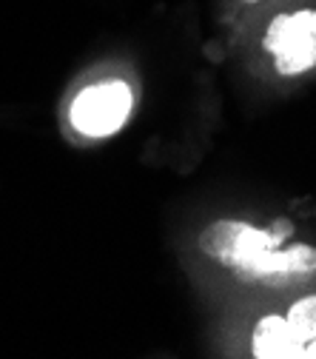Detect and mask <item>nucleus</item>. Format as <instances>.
I'll use <instances>...</instances> for the list:
<instances>
[{"label":"nucleus","mask_w":316,"mask_h":359,"mask_svg":"<svg viewBox=\"0 0 316 359\" xmlns=\"http://www.w3.org/2000/svg\"><path fill=\"white\" fill-rule=\"evenodd\" d=\"M288 231L270 234L240 219H217L200 234V248L208 259L231 268L240 280L282 285L316 274V248H280Z\"/></svg>","instance_id":"nucleus-1"},{"label":"nucleus","mask_w":316,"mask_h":359,"mask_svg":"<svg viewBox=\"0 0 316 359\" xmlns=\"http://www.w3.org/2000/svg\"><path fill=\"white\" fill-rule=\"evenodd\" d=\"M134 106L131 86L123 80H103L83 88L71 103V126L83 137H109L120 131Z\"/></svg>","instance_id":"nucleus-2"},{"label":"nucleus","mask_w":316,"mask_h":359,"mask_svg":"<svg viewBox=\"0 0 316 359\" xmlns=\"http://www.w3.org/2000/svg\"><path fill=\"white\" fill-rule=\"evenodd\" d=\"M265 49L280 74H302L316 66V12L277 15L265 32Z\"/></svg>","instance_id":"nucleus-3"},{"label":"nucleus","mask_w":316,"mask_h":359,"mask_svg":"<svg viewBox=\"0 0 316 359\" xmlns=\"http://www.w3.org/2000/svg\"><path fill=\"white\" fill-rule=\"evenodd\" d=\"M251 351L256 359H302L305 345L299 342V337L294 334L285 317L270 313V317H262L256 323Z\"/></svg>","instance_id":"nucleus-4"},{"label":"nucleus","mask_w":316,"mask_h":359,"mask_svg":"<svg viewBox=\"0 0 316 359\" xmlns=\"http://www.w3.org/2000/svg\"><path fill=\"white\" fill-rule=\"evenodd\" d=\"M288 325L294 328V334L299 337L302 345L313 342L316 339V294L313 297H305V299H296L288 311Z\"/></svg>","instance_id":"nucleus-5"},{"label":"nucleus","mask_w":316,"mask_h":359,"mask_svg":"<svg viewBox=\"0 0 316 359\" xmlns=\"http://www.w3.org/2000/svg\"><path fill=\"white\" fill-rule=\"evenodd\" d=\"M302 359H316V339L305 345V353H302Z\"/></svg>","instance_id":"nucleus-6"}]
</instances>
